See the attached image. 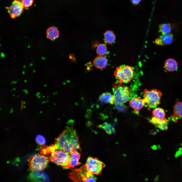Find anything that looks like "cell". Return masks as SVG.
Instances as JSON below:
<instances>
[{
	"instance_id": "obj_39",
	"label": "cell",
	"mask_w": 182,
	"mask_h": 182,
	"mask_svg": "<svg viewBox=\"0 0 182 182\" xmlns=\"http://www.w3.org/2000/svg\"><path fill=\"white\" fill-rule=\"evenodd\" d=\"M37 93H38V94L39 95H40V93L39 92H38Z\"/></svg>"
},
{
	"instance_id": "obj_22",
	"label": "cell",
	"mask_w": 182,
	"mask_h": 182,
	"mask_svg": "<svg viewBox=\"0 0 182 182\" xmlns=\"http://www.w3.org/2000/svg\"><path fill=\"white\" fill-rule=\"evenodd\" d=\"M152 114L154 117L160 120L164 119L165 116L164 110L159 107L154 109L152 111Z\"/></svg>"
},
{
	"instance_id": "obj_33",
	"label": "cell",
	"mask_w": 182,
	"mask_h": 182,
	"mask_svg": "<svg viewBox=\"0 0 182 182\" xmlns=\"http://www.w3.org/2000/svg\"><path fill=\"white\" fill-rule=\"evenodd\" d=\"M40 97H41V96L40 95H39L38 96L37 98L38 99H39V98H40Z\"/></svg>"
},
{
	"instance_id": "obj_27",
	"label": "cell",
	"mask_w": 182,
	"mask_h": 182,
	"mask_svg": "<svg viewBox=\"0 0 182 182\" xmlns=\"http://www.w3.org/2000/svg\"><path fill=\"white\" fill-rule=\"evenodd\" d=\"M33 0H21V3L24 7L28 8L31 6Z\"/></svg>"
},
{
	"instance_id": "obj_51",
	"label": "cell",
	"mask_w": 182,
	"mask_h": 182,
	"mask_svg": "<svg viewBox=\"0 0 182 182\" xmlns=\"http://www.w3.org/2000/svg\"><path fill=\"white\" fill-rule=\"evenodd\" d=\"M47 98H48L49 97L48 96H47Z\"/></svg>"
},
{
	"instance_id": "obj_47",
	"label": "cell",
	"mask_w": 182,
	"mask_h": 182,
	"mask_svg": "<svg viewBox=\"0 0 182 182\" xmlns=\"http://www.w3.org/2000/svg\"><path fill=\"white\" fill-rule=\"evenodd\" d=\"M44 103H46V101H44Z\"/></svg>"
},
{
	"instance_id": "obj_10",
	"label": "cell",
	"mask_w": 182,
	"mask_h": 182,
	"mask_svg": "<svg viewBox=\"0 0 182 182\" xmlns=\"http://www.w3.org/2000/svg\"><path fill=\"white\" fill-rule=\"evenodd\" d=\"M24 8L21 2L18 0H14L8 8V12L11 18H14L21 14Z\"/></svg>"
},
{
	"instance_id": "obj_6",
	"label": "cell",
	"mask_w": 182,
	"mask_h": 182,
	"mask_svg": "<svg viewBox=\"0 0 182 182\" xmlns=\"http://www.w3.org/2000/svg\"><path fill=\"white\" fill-rule=\"evenodd\" d=\"M49 160L48 157L40 154L31 156L28 160L29 168L32 171H41L47 167Z\"/></svg>"
},
{
	"instance_id": "obj_20",
	"label": "cell",
	"mask_w": 182,
	"mask_h": 182,
	"mask_svg": "<svg viewBox=\"0 0 182 182\" xmlns=\"http://www.w3.org/2000/svg\"><path fill=\"white\" fill-rule=\"evenodd\" d=\"M130 106L135 111L141 110L144 106L142 100L138 97L132 98L129 103Z\"/></svg>"
},
{
	"instance_id": "obj_44",
	"label": "cell",
	"mask_w": 182,
	"mask_h": 182,
	"mask_svg": "<svg viewBox=\"0 0 182 182\" xmlns=\"http://www.w3.org/2000/svg\"><path fill=\"white\" fill-rule=\"evenodd\" d=\"M13 90H16V88H13Z\"/></svg>"
},
{
	"instance_id": "obj_1",
	"label": "cell",
	"mask_w": 182,
	"mask_h": 182,
	"mask_svg": "<svg viewBox=\"0 0 182 182\" xmlns=\"http://www.w3.org/2000/svg\"><path fill=\"white\" fill-rule=\"evenodd\" d=\"M72 170L68 176L73 182H96L94 175L87 170L85 165L78 169Z\"/></svg>"
},
{
	"instance_id": "obj_29",
	"label": "cell",
	"mask_w": 182,
	"mask_h": 182,
	"mask_svg": "<svg viewBox=\"0 0 182 182\" xmlns=\"http://www.w3.org/2000/svg\"><path fill=\"white\" fill-rule=\"evenodd\" d=\"M21 110H22L23 108V105L24 104V101H23L21 100Z\"/></svg>"
},
{
	"instance_id": "obj_25",
	"label": "cell",
	"mask_w": 182,
	"mask_h": 182,
	"mask_svg": "<svg viewBox=\"0 0 182 182\" xmlns=\"http://www.w3.org/2000/svg\"><path fill=\"white\" fill-rule=\"evenodd\" d=\"M96 53L99 56H103L106 55L107 52V49L105 45L100 44L98 46L96 50Z\"/></svg>"
},
{
	"instance_id": "obj_38",
	"label": "cell",
	"mask_w": 182,
	"mask_h": 182,
	"mask_svg": "<svg viewBox=\"0 0 182 182\" xmlns=\"http://www.w3.org/2000/svg\"><path fill=\"white\" fill-rule=\"evenodd\" d=\"M17 82L16 81H15L14 83L15 84H16L17 83Z\"/></svg>"
},
{
	"instance_id": "obj_49",
	"label": "cell",
	"mask_w": 182,
	"mask_h": 182,
	"mask_svg": "<svg viewBox=\"0 0 182 182\" xmlns=\"http://www.w3.org/2000/svg\"><path fill=\"white\" fill-rule=\"evenodd\" d=\"M13 84V83H12V82H11V83H10V84Z\"/></svg>"
},
{
	"instance_id": "obj_37",
	"label": "cell",
	"mask_w": 182,
	"mask_h": 182,
	"mask_svg": "<svg viewBox=\"0 0 182 182\" xmlns=\"http://www.w3.org/2000/svg\"><path fill=\"white\" fill-rule=\"evenodd\" d=\"M47 86V84H45L44 85V87H46Z\"/></svg>"
},
{
	"instance_id": "obj_12",
	"label": "cell",
	"mask_w": 182,
	"mask_h": 182,
	"mask_svg": "<svg viewBox=\"0 0 182 182\" xmlns=\"http://www.w3.org/2000/svg\"><path fill=\"white\" fill-rule=\"evenodd\" d=\"M173 41V36L172 34H162L155 39L154 42L157 45L164 46L171 44Z\"/></svg>"
},
{
	"instance_id": "obj_5",
	"label": "cell",
	"mask_w": 182,
	"mask_h": 182,
	"mask_svg": "<svg viewBox=\"0 0 182 182\" xmlns=\"http://www.w3.org/2000/svg\"><path fill=\"white\" fill-rule=\"evenodd\" d=\"M114 74L118 83H128L133 77L134 69L132 67L128 65L118 67Z\"/></svg>"
},
{
	"instance_id": "obj_36",
	"label": "cell",
	"mask_w": 182,
	"mask_h": 182,
	"mask_svg": "<svg viewBox=\"0 0 182 182\" xmlns=\"http://www.w3.org/2000/svg\"><path fill=\"white\" fill-rule=\"evenodd\" d=\"M25 93L26 94H28V91L26 92H25Z\"/></svg>"
},
{
	"instance_id": "obj_16",
	"label": "cell",
	"mask_w": 182,
	"mask_h": 182,
	"mask_svg": "<svg viewBox=\"0 0 182 182\" xmlns=\"http://www.w3.org/2000/svg\"><path fill=\"white\" fill-rule=\"evenodd\" d=\"M94 66L96 68L102 69L105 68L107 64L106 58L103 56H99L96 57L94 59Z\"/></svg>"
},
{
	"instance_id": "obj_50",
	"label": "cell",
	"mask_w": 182,
	"mask_h": 182,
	"mask_svg": "<svg viewBox=\"0 0 182 182\" xmlns=\"http://www.w3.org/2000/svg\"><path fill=\"white\" fill-rule=\"evenodd\" d=\"M47 102H49V101L48 100H47Z\"/></svg>"
},
{
	"instance_id": "obj_42",
	"label": "cell",
	"mask_w": 182,
	"mask_h": 182,
	"mask_svg": "<svg viewBox=\"0 0 182 182\" xmlns=\"http://www.w3.org/2000/svg\"><path fill=\"white\" fill-rule=\"evenodd\" d=\"M42 97L43 98H45V96H44L43 95V96H42Z\"/></svg>"
},
{
	"instance_id": "obj_21",
	"label": "cell",
	"mask_w": 182,
	"mask_h": 182,
	"mask_svg": "<svg viewBox=\"0 0 182 182\" xmlns=\"http://www.w3.org/2000/svg\"><path fill=\"white\" fill-rule=\"evenodd\" d=\"M104 39L105 42L110 44L113 43L115 41L116 37L112 31L107 30L104 34Z\"/></svg>"
},
{
	"instance_id": "obj_41",
	"label": "cell",
	"mask_w": 182,
	"mask_h": 182,
	"mask_svg": "<svg viewBox=\"0 0 182 182\" xmlns=\"http://www.w3.org/2000/svg\"><path fill=\"white\" fill-rule=\"evenodd\" d=\"M26 102L25 101H24V104H26Z\"/></svg>"
},
{
	"instance_id": "obj_15",
	"label": "cell",
	"mask_w": 182,
	"mask_h": 182,
	"mask_svg": "<svg viewBox=\"0 0 182 182\" xmlns=\"http://www.w3.org/2000/svg\"><path fill=\"white\" fill-rule=\"evenodd\" d=\"M168 121L166 119L160 120L154 117H152L149 121L150 122L154 125L156 127L162 130L167 129Z\"/></svg>"
},
{
	"instance_id": "obj_9",
	"label": "cell",
	"mask_w": 182,
	"mask_h": 182,
	"mask_svg": "<svg viewBox=\"0 0 182 182\" xmlns=\"http://www.w3.org/2000/svg\"><path fill=\"white\" fill-rule=\"evenodd\" d=\"M55 144L58 149L70 153L74 151L64 130L56 140Z\"/></svg>"
},
{
	"instance_id": "obj_55",
	"label": "cell",
	"mask_w": 182,
	"mask_h": 182,
	"mask_svg": "<svg viewBox=\"0 0 182 182\" xmlns=\"http://www.w3.org/2000/svg\"><path fill=\"white\" fill-rule=\"evenodd\" d=\"M19 80V79H18V80Z\"/></svg>"
},
{
	"instance_id": "obj_31",
	"label": "cell",
	"mask_w": 182,
	"mask_h": 182,
	"mask_svg": "<svg viewBox=\"0 0 182 182\" xmlns=\"http://www.w3.org/2000/svg\"><path fill=\"white\" fill-rule=\"evenodd\" d=\"M13 108H11V113L13 112Z\"/></svg>"
},
{
	"instance_id": "obj_24",
	"label": "cell",
	"mask_w": 182,
	"mask_h": 182,
	"mask_svg": "<svg viewBox=\"0 0 182 182\" xmlns=\"http://www.w3.org/2000/svg\"><path fill=\"white\" fill-rule=\"evenodd\" d=\"M98 127L100 128H103L107 133L109 134L115 133V130L112 125L106 122L104 123L102 125H99Z\"/></svg>"
},
{
	"instance_id": "obj_46",
	"label": "cell",
	"mask_w": 182,
	"mask_h": 182,
	"mask_svg": "<svg viewBox=\"0 0 182 182\" xmlns=\"http://www.w3.org/2000/svg\"><path fill=\"white\" fill-rule=\"evenodd\" d=\"M41 103H42V104H43V103H44V102H43V101L42 102H41Z\"/></svg>"
},
{
	"instance_id": "obj_3",
	"label": "cell",
	"mask_w": 182,
	"mask_h": 182,
	"mask_svg": "<svg viewBox=\"0 0 182 182\" xmlns=\"http://www.w3.org/2000/svg\"><path fill=\"white\" fill-rule=\"evenodd\" d=\"M142 101L144 106L149 108H153L160 104L162 96L161 91L157 89L151 90L145 89L143 92Z\"/></svg>"
},
{
	"instance_id": "obj_54",
	"label": "cell",
	"mask_w": 182,
	"mask_h": 182,
	"mask_svg": "<svg viewBox=\"0 0 182 182\" xmlns=\"http://www.w3.org/2000/svg\"><path fill=\"white\" fill-rule=\"evenodd\" d=\"M18 97H20V96H18Z\"/></svg>"
},
{
	"instance_id": "obj_35",
	"label": "cell",
	"mask_w": 182,
	"mask_h": 182,
	"mask_svg": "<svg viewBox=\"0 0 182 182\" xmlns=\"http://www.w3.org/2000/svg\"><path fill=\"white\" fill-rule=\"evenodd\" d=\"M27 82V80H24V82L25 83H26Z\"/></svg>"
},
{
	"instance_id": "obj_28",
	"label": "cell",
	"mask_w": 182,
	"mask_h": 182,
	"mask_svg": "<svg viewBox=\"0 0 182 182\" xmlns=\"http://www.w3.org/2000/svg\"><path fill=\"white\" fill-rule=\"evenodd\" d=\"M142 0H131L132 3L134 5L138 4Z\"/></svg>"
},
{
	"instance_id": "obj_4",
	"label": "cell",
	"mask_w": 182,
	"mask_h": 182,
	"mask_svg": "<svg viewBox=\"0 0 182 182\" xmlns=\"http://www.w3.org/2000/svg\"><path fill=\"white\" fill-rule=\"evenodd\" d=\"M70 157V153L57 148L50 154L48 157L49 161L67 169Z\"/></svg>"
},
{
	"instance_id": "obj_23",
	"label": "cell",
	"mask_w": 182,
	"mask_h": 182,
	"mask_svg": "<svg viewBox=\"0 0 182 182\" xmlns=\"http://www.w3.org/2000/svg\"><path fill=\"white\" fill-rule=\"evenodd\" d=\"M159 28L162 34L170 33L172 29L171 25L170 23H163L159 26Z\"/></svg>"
},
{
	"instance_id": "obj_30",
	"label": "cell",
	"mask_w": 182,
	"mask_h": 182,
	"mask_svg": "<svg viewBox=\"0 0 182 182\" xmlns=\"http://www.w3.org/2000/svg\"><path fill=\"white\" fill-rule=\"evenodd\" d=\"M23 92H27V91H28V90H26V89H23Z\"/></svg>"
},
{
	"instance_id": "obj_7",
	"label": "cell",
	"mask_w": 182,
	"mask_h": 182,
	"mask_svg": "<svg viewBox=\"0 0 182 182\" xmlns=\"http://www.w3.org/2000/svg\"><path fill=\"white\" fill-rule=\"evenodd\" d=\"M87 170L93 175H100L105 165L97 158L89 156L84 164Z\"/></svg>"
},
{
	"instance_id": "obj_2",
	"label": "cell",
	"mask_w": 182,
	"mask_h": 182,
	"mask_svg": "<svg viewBox=\"0 0 182 182\" xmlns=\"http://www.w3.org/2000/svg\"><path fill=\"white\" fill-rule=\"evenodd\" d=\"M112 90L114 104H121L128 101L130 92L129 87L117 82L114 83Z\"/></svg>"
},
{
	"instance_id": "obj_18",
	"label": "cell",
	"mask_w": 182,
	"mask_h": 182,
	"mask_svg": "<svg viewBox=\"0 0 182 182\" xmlns=\"http://www.w3.org/2000/svg\"><path fill=\"white\" fill-rule=\"evenodd\" d=\"M99 101L103 103H109L111 104H114L113 95L108 92L103 93L99 97Z\"/></svg>"
},
{
	"instance_id": "obj_14",
	"label": "cell",
	"mask_w": 182,
	"mask_h": 182,
	"mask_svg": "<svg viewBox=\"0 0 182 182\" xmlns=\"http://www.w3.org/2000/svg\"><path fill=\"white\" fill-rule=\"evenodd\" d=\"M80 154L77 151H73L70 153V157L67 169L74 168L80 164L79 160Z\"/></svg>"
},
{
	"instance_id": "obj_40",
	"label": "cell",
	"mask_w": 182,
	"mask_h": 182,
	"mask_svg": "<svg viewBox=\"0 0 182 182\" xmlns=\"http://www.w3.org/2000/svg\"><path fill=\"white\" fill-rule=\"evenodd\" d=\"M14 82H15L14 81H12V83H14Z\"/></svg>"
},
{
	"instance_id": "obj_53",
	"label": "cell",
	"mask_w": 182,
	"mask_h": 182,
	"mask_svg": "<svg viewBox=\"0 0 182 182\" xmlns=\"http://www.w3.org/2000/svg\"><path fill=\"white\" fill-rule=\"evenodd\" d=\"M18 96H17V97H16V98H18Z\"/></svg>"
},
{
	"instance_id": "obj_11",
	"label": "cell",
	"mask_w": 182,
	"mask_h": 182,
	"mask_svg": "<svg viewBox=\"0 0 182 182\" xmlns=\"http://www.w3.org/2000/svg\"><path fill=\"white\" fill-rule=\"evenodd\" d=\"M173 113L169 117V119L176 123L178 119L182 118V102H179L178 99L173 107Z\"/></svg>"
},
{
	"instance_id": "obj_26",
	"label": "cell",
	"mask_w": 182,
	"mask_h": 182,
	"mask_svg": "<svg viewBox=\"0 0 182 182\" xmlns=\"http://www.w3.org/2000/svg\"><path fill=\"white\" fill-rule=\"evenodd\" d=\"M36 143L40 145H43L46 142L44 138L40 135L37 136L36 138Z\"/></svg>"
},
{
	"instance_id": "obj_45",
	"label": "cell",
	"mask_w": 182,
	"mask_h": 182,
	"mask_svg": "<svg viewBox=\"0 0 182 182\" xmlns=\"http://www.w3.org/2000/svg\"><path fill=\"white\" fill-rule=\"evenodd\" d=\"M35 70H34L33 71V72L34 73H35Z\"/></svg>"
},
{
	"instance_id": "obj_13",
	"label": "cell",
	"mask_w": 182,
	"mask_h": 182,
	"mask_svg": "<svg viewBox=\"0 0 182 182\" xmlns=\"http://www.w3.org/2000/svg\"><path fill=\"white\" fill-rule=\"evenodd\" d=\"M32 182H46L48 180V176L41 171H32L29 176Z\"/></svg>"
},
{
	"instance_id": "obj_52",
	"label": "cell",
	"mask_w": 182,
	"mask_h": 182,
	"mask_svg": "<svg viewBox=\"0 0 182 182\" xmlns=\"http://www.w3.org/2000/svg\"><path fill=\"white\" fill-rule=\"evenodd\" d=\"M11 91H12V89H11Z\"/></svg>"
},
{
	"instance_id": "obj_19",
	"label": "cell",
	"mask_w": 182,
	"mask_h": 182,
	"mask_svg": "<svg viewBox=\"0 0 182 182\" xmlns=\"http://www.w3.org/2000/svg\"><path fill=\"white\" fill-rule=\"evenodd\" d=\"M164 66L165 69L169 72L174 71L176 70L178 67V63L174 59L169 58L165 61Z\"/></svg>"
},
{
	"instance_id": "obj_17",
	"label": "cell",
	"mask_w": 182,
	"mask_h": 182,
	"mask_svg": "<svg viewBox=\"0 0 182 182\" xmlns=\"http://www.w3.org/2000/svg\"><path fill=\"white\" fill-rule=\"evenodd\" d=\"M47 38L51 40H53L59 37V32L58 29L54 27H50L48 28L46 31Z\"/></svg>"
},
{
	"instance_id": "obj_32",
	"label": "cell",
	"mask_w": 182,
	"mask_h": 182,
	"mask_svg": "<svg viewBox=\"0 0 182 182\" xmlns=\"http://www.w3.org/2000/svg\"><path fill=\"white\" fill-rule=\"evenodd\" d=\"M39 95L37 93L36 94V96L38 97V96Z\"/></svg>"
},
{
	"instance_id": "obj_43",
	"label": "cell",
	"mask_w": 182,
	"mask_h": 182,
	"mask_svg": "<svg viewBox=\"0 0 182 182\" xmlns=\"http://www.w3.org/2000/svg\"><path fill=\"white\" fill-rule=\"evenodd\" d=\"M26 107V106H23V108H25Z\"/></svg>"
},
{
	"instance_id": "obj_48",
	"label": "cell",
	"mask_w": 182,
	"mask_h": 182,
	"mask_svg": "<svg viewBox=\"0 0 182 182\" xmlns=\"http://www.w3.org/2000/svg\"><path fill=\"white\" fill-rule=\"evenodd\" d=\"M12 96H15V95L14 94H13V95H12Z\"/></svg>"
},
{
	"instance_id": "obj_34",
	"label": "cell",
	"mask_w": 182,
	"mask_h": 182,
	"mask_svg": "<svg viewBox=\"0 0 182 182\" xmlns=\"http://www.w3.org/2000/svg\"><path fill=\"white\" fill-rule=\"evenodd\" d=\"M22 74L23 75L25 74V71H23L22 72Z\"/></svg>"
},
{
	"instance_id": "obj_8",
	"label": "cell",
	"mask_w": 182,
	"mask_h": 182,
	"mask_svg": "<svg viewBox=\"0 0 182 182\" xmlns=\"http://www.w3.org/2000/svg\"><path fill=\"white\" fill-rule=\"evenodd\" d=\"M67 125L64 130L70 144L74 151L80 150L78 137L74 128L73 122H69Z\"/></svg>"
}]
</instances>
